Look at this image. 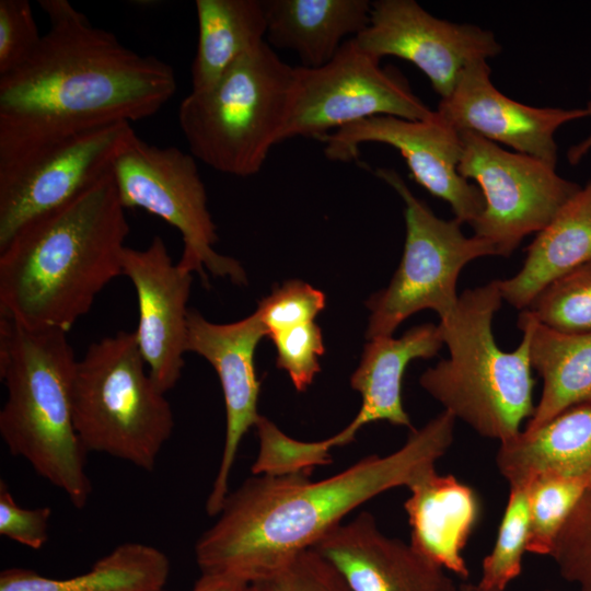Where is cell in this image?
Segmentation results:
<instances>
[{
  "label": "cell",
  "instance_id": "24",
  "mask_svg": "<svg viewBox=\"0 0 591 591\" xmlns=\"http://www.w3.org/2000/svg\"><path fill=\"white\" fill-rule=\"evenodd\" d=\"M517 324L530 331L531 366L543 380L541 397L523 430H534L567 408L591 403V332H557L525 310Z\"/></svg>",
  "mask_w": 591,
  "mask_h": 591
},
{
  "label": "cell",
  "instance_id": "37",
  "mask_svg": "<svg viewBox=\"0 0 591 591\" xmlns=\"http://www.w3.org/2000/svg\"><path fill=\"white\" fill-rule=\"evenodd\" d=\"M39 5L47 14L50 25L69 23L85 16L67 0H40Z\"/></svg>",
  "mask_w": 591,
  "mask_h": 591
},
{
  "label": "cell",
  "instance_id": "38",
  "mask_svg": "<svg viewBox=\"0 0 591 591\" xmlns=\"http://www.w3.org/2000/svg\"><path fill=\"white\" fill-rule=\"evenodd\" d=\"M590 90H591V82H590ZM586 109L588 112V117L591 118V100L589 101ZM590 151H591V131L584 140L572 146L568 150L567 159L570 164H578L583 159V157L588 154Z\"/></svg>",
  "mask_w": 591,
  "mask_h": 591
},
{
  "label": "cell",
  "instance_id": "36",
  "mask_svg": "<svg viewBox=\"0 0 591 591\" xmlns=\"http://www.w3.org/2000/svg\"><path fill=\"white\" fill-rule=\"evenodd\" d=\"M248 583L228 575L201 573L192 591H246Z\"/></svg>",
  "mask_w": 591,
  "mask_h": 591
},
{
  "label": "cell",
  "instance_id": "18",
  "mask_svg": "<svg viewBox=\"0 0 591 591\" xmlns=\"http://www.w3.org/2000/svg\"><path fill=\"white\" fill-rule=\"evenodd\" d=\"M312 549L335 566L352 591H454L457 586L410 543L385 535L367 511L332 528Z\"/></svg>",
  "mask_w": 591,
  "mask_h": 591
},
{
  "label": "cell",
  "instance_id": "17",
  "mask_svg": "<svg viewBox=\"0 0 591 591\" xmlns=\"http://www.w3.org/2000/svg\"><path fill=\"white\" fill-rule=\"evenodd\" d=\"M490 73L486 60L466 67L451 94L439 102L437 113L459 131H472L556 165L555 132L569 121L588 117L587 109L519 103L495 88Z\"/></svg>",
  "mask_w": 591,
  "mask_h": 591
},
{
  "label": "cell",
  "instance_id": "32",
  "mask_svg": "<svg viewBox=\"0 0 591 591\" xmlns=\"http://www.w3.org/2000/svg\"><path fill=\"white\" fill-rule=\"evenodd\" d=\"M269 337L276 346L277 367L288 372L297 391H305L321 371L318 358L324 354L321 328L310 322Z\"/></svg>",
  "mask_w": 591,
  "mask_h": 591
},
{
  "label": "cell",
  "instance_id": "30",
  "mask_svg": "<svg viewBox=\"0 0 591 591\" xmlns=\"http://www.w3.org/2000/svg\"><path fill=\"white\" fill-rule=\"evenodd\" d=\"M551 557L565 580L591 591V489L566 521Z\"/></svg>",
  "mask_w": 591,
  "mask_h": 591
},
{
  "label": "cell",
  "instance_id": "4",
  "mask_svg": "<svg viewBox=\"0 0 591 591\" xmlns=\"http://www.w3.org/2000/svg\"><path fill=\"white\" fill-rule=\"evenodd\" d=\"M76 363L66 332L31 329L0 317V378L8 390L1 438L12 455L82 509L92 483L72 417Z\"/></svg>",
  "mask_w": 591,
  "mask_h": 591
},
{
  "label": "cell",
  "instance_id": "15",
  "mask_svg": "<svg viewBox=\"0 0 591 591\" xmlns=\"http://www.w3.org/2000/svg\"><path fill=\"white\" fill-rule=\"evenodd\" d=\"M121 267L137 294L139 321L134 333L139 350L155 385L166 393L178 382L185 363L192 273L173 263L158 235L144 250L126 246Z\"/></svg>",
  "mask_w": 591,
  "mask_h": 591
},
{
  "label": "cell",
  "instance_id": "21",
  "mask_svg": "<svg viewBox=\"0 0 591 591\" xmlns=\"http://www.w3.org/2000/svg\"><path fill=\"white\" fill-rule=\"evenodd\" d=\"M496 466L509 487L528 486L542 476L591 480V403L499 443Z\"/></svg>",
  "mask_w": 591,
  "mask_h": 591
},
{
  "label": "cell",
  "instance_id": "22",
  "mask_svg": "<svg viewBox=\"0 0 591 591\" xmlns=\"http://www.w3.org/2000/svg\"><path fill=\"white\" fill-rule=\"evenodd\" d=\"M268 43L294 51L301 66L328 62L347 37L358 36L369 24L368 0H263ZM267 43V44H268Z\"/></svg>",
  "mask_w": 591,
  "mask_h": 591
},
{
  "label": "cell",
  "instance_id": "28",
  "mask_svg": "<svg viewBox=\"0 0 591 591\" xmlns=\"http://www.w3.org/2000/svg\"><path fill=\"white\" fill-rule=\"evenodd\" d=\"M530 503L526 486L510 487L495 545L484 558L478 586L488 591H506L519 577L526 553Z\"/></svg>",
  "mask_w": 591,
  "mask_h": 591
},
{
  "label": "cell",
  "instance_id": "1",
  "mask_svg": "<svg viewBox=\"0 0 591 591\" xmlns=\"http://www.w3.org/2000/svg\"><path fill=\"white\" fill-rule=\"evenodd\" d=\"M455 422L443 409L412 429L398 450L369 455L321 480H311V471L246 479L229 491L216 522L196 542L201 573L246 583L278 578L357 507L436 470L454 441Z\"/></svg>",
  "mask_w": 591,
  "mask_h": 591
},
{
  "label": "cell",
  "instance_id": "26",
  "mask_svg": "<svg viewBox=\"0 0 591 591\" xmlns=\"http://www.w3.org/2000/svg\"><path fill=\"white\" fill-rule=\"evenodd\" d=\"M198 43L192 90L212 85L235 62L265 42L263 0H197Z\"/></svg>",
  "mask_w": 591,
  "mask_h": 591
},
{
  "label": "cell",
  "instance_id": "3",
  "mask_svg": "<svg viewBox=\"0 0 591 591\" xmlns=\"http://www.w3.org/2000/svg\"><path fill=\"white\" fill-rule=\"evenodd\" d=\"M129 223L112 171L0 248V317L68 333L123 275Z\"/></svg>",
  "mask_w": 591,
  "mask_h": 591
},
{
  "label": "cell",
  "instance_id": "2",
  "mask_svg": "<svg viewBox=\"0 0 591 591\" xmlns=\"http://www.w3.org/2000/svg\"><path fill=\"white\" fill-rule=\"evenodd\" d=\"M173 68L140 55L86 16L50 25L0 77V160L86 129L144 119L175 93Z\"/></svg>",
  "mask_w": 591,
  "mask_h": 591
},
{
  "label": "cell",
  "instance_id": "34",
  "mask_svg": "<svg viewBox=\"0 0 591 591\" xmlns=\"http://www.w3.org/2000/svg\"><path fill=\"white\" fill-rule=\"evenodd\" d=\"M51 509L20 507L7 483L0 480V535L33 549H40L48 540Z\"/></svg>",
  "mask_w": 591,
  "mask_h": 591
},
{
  "label": "cell",
  "instance_id": "33",
  "mask_svg": "<svg viewBox=\"0 0 591 591\" xmlns=\"http://www.w3.org/2000/svg\"><path fill=\"white\" fill-rule=\"evenodd\" d=\"M40 38L27 0H0V77L21 66Z\"/></svg>",
  "mask_w": 591,
  "mask_h": 591
},
{
  "label": "cell",
  "instance_id": "23",
  "mask_svg": "<svg viewBox=\"0 0 591 591\" xmlns=\"http://www.w3.org/2000/svg\"><path fill=\"white\" fill-rule=\"evenodd\" d=\"M591 263V181L581 187L526 247L521 269L499 280L503 301L524 310L558 277Z\"/></svg>",
  "mask_w": 591,
  "mask_h": 591
},
{
  "label": "cell",
  "instance_id": "12",
  "mask_svg": "<svg viewBox=\"0 0 591 591\" xmlns=\"http://www.w3.org/2000/svg\"><path fill=\"white\" fill-rule=\"evenodd\" d=\"M136 132L118 121L0 160V248L31 220L72 200L112 171Z\"/></svg>",
  "mask_w": 591,
  "mask_h": 591
},
{
  "label": "cell",
  "instance_id": "5",
  "mask_svg": "<svg viewBox=\"0 0 591 591\" xmlns=\"http://www.w3.org/2000/svg\"><path fill=\"white\" fill-rule=\"evenodd\" d=\"M499 280L467 289L454 312L440 321L450 357L427 369L421 387L479 436L506 442L521 432L534 413L530 331L512 351L501 350L493 334V318L501 308Z\"/></svg>",
  "mask_w": 591,
  "mask_h": 591
},
{
  "label": "cell",
  "instance_id": "42",
  "mask_svg": "<svg viewBox=\"0 0 591 591\" xmlns=\"http://www.w3.org/2000/svg\"><path fill=\"white\" fill-rule=\"evenodd\" d=\"M161 591H165V590H161Z\"/></svg>",
  "mask_w": 591,
  "mask_h": 591
},
{
  "label": "cell",
  "instance_id": "19",
  "mask_svg": "<svg viewBox=\"0 0 591 591\" xmlns=\"http://www.w3.org/2000/svg\"><path fill=\"white\" fill-rule=\"evenodd\" d=\"M443 344L440 326L432 323L412 327L399 338L383 336L370 339L350 381L352 389L361 395V407L345 429L327 439L314 441L316 454L331 459L333 448L350 443L358 430L370 422L384 420L414 429L402 401L405 370L414 359L434 357Z\"/></svg>",
  "mask_w": 591,
  "mask_h": 591
},
{
  "label": "cell",
  "instance_id": "41",
  "mask_svg": "<svg viewBox=\"0 0 591 591\" xmlns=\"http://www.w3.org/2000/svg\"><path fill=\"white\" fill-rule=\"evenodd\" d=\"M546 591H554V590H546Z\"/></svg>",
  "mask_w": 591,
  "mask_h": 591
},
{
  "label": "cell",
  "instance_id": "10",
  "mask_svg": "<svg viewBox=\"0 0 591 591\" xmlns=\"http://www.w3.org/2000/svg\"><path fill=\"white\" fill-rule=\"evenodd\" d=\"M430 109L394 68L361 50L354 38L317 68L294 67L290 109L280 142L296 137L321 139L373 116L417 120Z\"/></svg>",
  "mask_w": 591,
  "mask_h": 591
},
{
  "label": "cell",
  "instance_id": "14",
  "mask_svg": "<svg viewBox=\"0 0 591 591\" xmlns=\"http://www.w3.org/2000/svg\"><path fill=\"white\" fill-rule=\"evenodd\" d=\"M354 39L379 60L393 56L415 65L441 99L466 67L501 51L493 32L438 19L414 0L373 1L368 26Z\"/></svg>",
  "mask_w": 591,
  "mask_h": 591
},
{
  "label": "cell",
  "instance_id": "20",
  "mask_svg": "<svg viewBox=\"0 0 591 591\" xmlns=\"http://www.w3.org/2000/svg\"><path fill=\"white\" fill-rule=\"evenodd\" d=\"M408 490L404 509L410 526V545L444 570L467 578L463 551L480 514L475 490L455 476L439 475L436 470L418 478Z\"/></svg>",
  "mask_w": 591,
  "mask_h": 591
},
{
  "label": "cell",
  "instance_id": "29",
  "mask_svg": "<svg viewBox=\"0 0 591 591\" xmlns=\"http://www.w3.org/2000/svg\"><path fill=\"white\" fill-rule=\"evenodd\" d=\"M524 310L557 332H591V263L549 282Z\"/></svg>",
  "mask_w": 591,
  "mask_h": 591
},
{
  "label": "cell",
  "instance_id": "27",
  "mask_svg": "<svg viewBox=\"0 0 591 591\" xmlns=\"http://www.w3.org/2000/svg\"><path fill=\"white\" fill-rule=\"evenodd\" d=\"M530 530L526 552L551 556L569 515L591 489V480L542 476L528 486Z\"/></svg>",
  "mask_w": 591,
  "mask_h": 591
},
{
  "label": "cell",
  "instance_id": "7",
  "mask_svg": "<svg viewBox=\"0 0 591 591\" xmlns=\"http://www.w3.org/2000/svg\"><path fill=\"white\" fill-rule=\"evenodd\" d=\"M165 393L150 376L134 332L91 344L77 360L71 405L86 452H99L152 472L174 429Z\"/></svg>",
  "mask_w": 591,
  "mask_h": 591
},
{
  "label": "cell",
  "instance_id": "39",
  "mask_svg": "<svg viewBox=\"0 0 591 591\" xmlns=\"http://www.w3.org/2000/svg\"><path fill=\"white\" fill-rule=\"evenodd\" d=\"M246 591H286L280 578L248 583Z\"/></svg>",
  "mask_w": 591,
  "mask_h": 591
},
{
  "label": "cell",
  "instance_id": "16",
  "mask_svg": "<svg viewBox=\"0 0 591 591\" xmlns=\"http://www.w3.org/2000/svg\"><path fill=\"white\" fill-rule=\"evenodd\" d=\"M264 336L267 332L256 312L234 323L216 324L196 310L188 311L186 350L198 354L213 367L225 406L223 451L206 501L210 517H217L229 494V477L243 437L260 417L257 413L260 383L254 354Z\"/></svg>",
  "mask_w": 591,
  "mask_h": 591
},
{
  "label": "cell",
  "instance_id": "9",
  "mask_svg": "<svg viewBox=\"0 0 591 591\" xmlns=\"http://www.w3.org/2000/svg\"><path fill=\"white\" fill-rule=\"evenodd\" d=\"M112 174L124 208H140L176 228L184 250L178 266L246 283L244 269L234 258L213 250L217 228L208 210L207 193L196 159L176 147L160 148L136 134L116 157Z\"/></svg>",
  "mask_w": 591,
  "mask_h": 591
},
{
  "label": "cell",
  "instance_id": "13",
  "mask_svg": "<svg viewBox=\"0 0 591 591\" xmlns=\"http://www.w3.org/2000/svg\"><path fill=\"white\" fill-rule=\"evenodd\" d=\"M318 140L325 143L327 159L340 162L355 160L362 143L391 146L405 159L413 178L432 196L447 201L461 223L471 224L484 210L480 189L459 172L463 153L461 132L437 111L417 120L373 116Z\"/></svg>",
  "mask_w": 591,
  "mask_h": 591
},
{
  "label": "cell",
  "instance_id": "25",
  "mask_svg": "<svg viewBox=\"0 0 591 591\" xmlns=\"http://www.w3.org/2000/svg\"><path fill=\"white\" fill-rule=\"evenodd\" d=\"M171 563L159 548L126 542L71 578L45 577L32 569L10 567L0 573V591H161Z\"/></svg>",
  "mask_w": 591,
  "mask_h": 591
},
{
  "label": "cell",
  "instance_id": "40",
  "mask_svg": "<svg viewBox=\"0 0 591 591\" xmlns=\"http://www.w3.org/2000/svg\"><path fill=\"white\" fill-rule=\"evenodd\" d=\"M454 591H488L482 589L478 583H461L456 586Z\"/></svg>",
  "mask_w": 591,
  "mask_h": 591
},
{
  "label": "cell",
  "instance_id": "35",
  "mask_svg": "<svg viewBox=\"0 0 591 591\" xmlns=\"http://www.w3.org/2000/svg\"><path fill=\"white\" fill-rule=\"evenodd\" d=\"M279 578L286 591H352L335 566L312 548L300 553Z\"/></svg>",
  "mask_w": 591,
  "mask_h": 591
},
{
  "label": "cell",
  "instance_id": "8",
  "mask_svg": "<svg viewBox=\"0 0 591 591\" xmlns=\"http://www.w3.org/2000/svg\"><path fill=\"white\" fill-rule=\"evenodd\" d=\"M375 174L405 202L406 239L399 266L389 286L367 302L371 311L367 338L392 336L410 315L433 310L440 321L456 309V282L472 260L497 255L495 247L476 235L466 236L461 222L438 218L418 199L395 170Z\"/></svg>",
  "mask_w": 591,
  "mask_h": 591
},
{
  "label": "cell",
  "instance_id": "11",
  "mask_svg": "<svg viewBox=\"0 0 591 591\" xmlns=\"http://www.w3.org/2000/svg\"><path fill=\"white\" fill-rule=\"evenodd\" d=\"M460 174L480 189L485 207L470 225L498 256L509 257L522 240L543 230L581 188L557 174L556 165L505 150L472 131H460Z\"/></svg>",
  "mask_w": 591,
  "mask_h": 591
},
{
  "label": "cell",
  "instance_id": "6",
  "mask_svg": "<svg viewBox=\"0 0 591 591\" xmlns=\"http://www.w3.org/2000/svg\"><path fill=\"white\" fill-rule=\"evenodd\" d=\"M294 83V67L264 43L212 85L178 106L189 152L209 167L246 177L258 173L280 143Z\"/></svg>",
  "mask_w": 591,
  "mask_h": 591
},
{
  "label": "cell",
  "instance_id": "31",
  "mask_svg": "<svg viewBox=\"0 0 591 591\" xmlns=\"http://www.w3.org/2000/svg\"><path fill=\"white\" fill-rule=\"evenodd\" d=\"M324 308L322 291L303 281L289 280L264 298L255 312L270 336L313 322Z\"/></svg>",
  "mask_w": 591,
  "mask_h": 591
}]
</instances>
